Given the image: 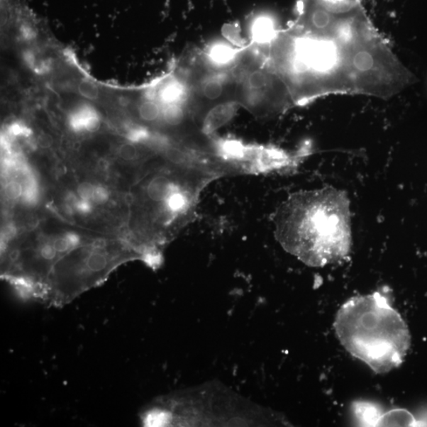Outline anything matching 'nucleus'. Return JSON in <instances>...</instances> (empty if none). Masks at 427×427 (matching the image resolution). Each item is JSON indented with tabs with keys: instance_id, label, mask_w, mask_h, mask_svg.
Wrapping results in <instances>:
<instances>
[{
	"instance_id": "1",
	"label": "nucleus",
	"mask_w": 427,
	"mask_h": 427,
	"mask_svg": "<svg viewBox=\"0 0 427 427\" xmlns=\"http://www.w3.org/2000/svg\"><path fill=\"white\" fill-rule=\"evenodd\" d=\"M307 30L278 33L268 44V65L295 103L332 92H363L362 70L383 45L361 0H321Z\"/></svg>"
},
{
	"instance_id": "2",
	"label": "nucleus",
	"mask_w": 427,
	"mask_h": 427,
	"mask_svg": "<svg viewBox=\"0 0 427 427\" xmlns=\"http://www.w3.org/2000/svg\"><path fill=\"white\" fill-rule=\"evenodd\" d=\"M274 225L282 248L309 266L338 262L350 251V205L342 191L326 188L293 194L275 213Z\"/></svg>"
},
{
	"instance_id": "3",
	"label": "nucleus",
	"mask_w": 427,
	"mask_h": 427,
	"mask_svg": "<svg viewBox=\"0 0 427 427\" xmlns=\"http://www.w3.org/2000/svg\"><path fill=\"white\" fill-rule=\"evenodd\" d=\"M333 326L342 346L376 374L401 366L411 347L409 328L392 306L387 287L350 298L337 312Z\"/></svg>"
},
{
	"instance_id": "4",
	"label": "nucleus",
	"mask_w": 427,
	"mask_h": 427,
	"mask_svg": "<svg viewBox=\"0 0 427 427\" xmlns=\"http://www.w3.org/2000/svg\"><path fill=\"white\" fill-rule=\"evenodd\" d=\"M101 117L99 110L89 103L74 107L67 116V123L75 133H92L101 126Z\"/></svg>"
},
{
	"instance_id": "5",
	"label": "nucleus",
	"mask_w": 427,
	"mask_h": 427,
	"mask_svg": "<svg viewBox=\"0 0 427 427\" xmlns=\"http://www.w3.org/2000/svg\"><path fill=\"white\" fill-rule=\"evenodd\" d=\"M353 411L357 423L362 426H377L383 411L378 405L368 401H356Z\"/></svg>"
},
{
	"instance_id": "6",
	"label": "nucleus",
	"mask_w": 427,
	"mask_h": 427,
	"mask_svg": "<svg viewBox=\"0 0 427 427\" xmlns=\"http://www.w3.org/2000/svg\"><path fill=\"white\" fill-rule=\"evenodd\" d=\"M377 426H418V422L412 413L399 409L384 412Z\"/></svg>"
},
{
	"instance_id": "7",
	"label": "nucleus",
	"mask_w": 427,
	"mask_h": 427,
	"mask_svg": "<svg viewBox=\"0 0 427 427\" xmlns=\"http://www.w3.org/2000/svg\"><path fill=\"white\" fill-rule=\"evenodd\" d=\"M138 115L142 121L147 123L162 122V105L155 99L144 94L143 100L138 106Z\"/></svg>"
},
{
	"instance_id": "8",
	"label": "nucleus",
	"mask_w": 427,
	"mask_h": 427,
	"mask_svg": "<svg viewBox=\"0 0 427 427\" xmlns=\"http://www.w3.org/2000/svg\"><path fill=\"white\" fill-rule=\"evenodd\" d=\"M251 33L253 41L260 45L270 44L277 34L271 21L265 18H260L255 21L252 25Z\"/></svg>"
},
{
	"instance_id": "9",
	"label": "nucleus",
	"mask_w": 427,
	"mask_h": 427,
	"mask_svg": "<svg viewBox=\"0 0 427 427\" xmlns=\"http://www.w3.org/2000/svg\"><path fill=\"white\" fill-rule=\"evenodd\" d=\"M23 184L22 182L11 179L4 185V194L6 199L10 201H16L23 195Z\"/></svg>"
},
{
	"instance_id": "10",
	"label": "nucleus",
	"mask_w": 427,
	"mask_h": 427,
	"mask_svg": "<svg viewBox=\"0 0 427 427\" xmlns=\"http://www.w3.org/2000/svg\"><path fill=\"white\" fill-rule=\"evenodd\" d=\"M78 92L82 98L91 101L97 100L100 95L99 87L89 80L80 82L78 86Z\"/></svg>"
},
{
	"instance_id": "11",
	"label": "nucleus",
	"mask_w": 427,
	"mask_h": 427,
	"mask_svg": "<svg viewBox=\"0 0 427 427\" xmlns=\"http://www.w3.org/2000/svg\"><path fill=\"white\" fill-rule=\"evenodd\" d=\"M137 144L128 142L121 144L117 155L125 161H135L140 157L139 149L136 147Z\"/></svg>"
},
{
	"instance_id": "12",
	"label": "nucleus",
	"mask_w": 427,
	"mask_h": 427,
	"mask_svg": "<svg viewBox=\"0 0 427 427\" xmlns=\"http://www.w3.org/2000/svg\"><path fill=\"white\" fill-rule=\"evenodd\" d=\"M31 134L30 128L21 122H13L8 128V135L11 138L30 137Z\"/></svg>"
},
{
	"instance_id": "13",
	"label": "nucleus",
	"mask_w": 427,
	"mask_h": 427,
	"mask_svg": "<svg viewBox=\"0 0 427 427\" xmlns=\"http://www.w3.org/2000/svg\"><path fill=\"white\" fill-rule=\"evenodd\" d=\"M109 192L104 186L95 185L92 201L93 204L99 205L104 204L109 201Z\"/></svg>"
},
{
	"instance_id": "14",
	"label": "nucleus",
	"mask_w": 427,
	"mask_h": 427,
	"mask_svg": "<svg viewBox=\"0 0 427 427\" xmlns=\"http://www.w3.org/2000/svg\"><path fill=\"white\" fill-rule=\"evenodd\" d=\"M95 184L91 182H82L79 185L77 194L80 199L92 201Z\"/></svg>"
},
{
	"instance_id": "15",
	"label": "nucleus",
	"mask_w": 427,
	"mask_h": 427,
	"mask_svg": "<svg viewBox=\"0 0 427 427\" xmlns=\"http://www.w3.org/2000/svg\"><path fill=\"white\" fill-rule=\"evenodd\" d=\"M93 210V202L86 201V199H79L77 204L74 206V211H77L81 215H87L91 214Z\"/></svg>"
}]
</instances>
